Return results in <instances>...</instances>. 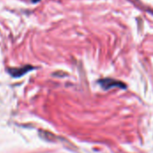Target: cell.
Wrapping results in <instances>:
<instances>
[{"instance_id":"cell-1","label":"cell","mask_w":153,"mask_h":153,"mask_svg":"<svg viewBox=\"0 0 153 153\" xmlns=\"http://www.w3.org/2000/svg\"><path fill=\"white\" fill-rule=\"evenodd\" d=\"M99 83L105 90H108L113 87H120V88L126 87V85L124 83H122L121 82H118V81H116L113 79H103V80L99 81Z\"/></svg>"},{"instance_id":"cell-2","label":"cell","mask_w":153,"mask_h":153,"mask_svg":"<svg viewBox=\"0 0 153 153\" xmlns=\"http://www.w3.org/2000/svg\"><path fill=\"white\" fill-rule=\"evenodd\" d=\"M32 69L31 66H24L22 68H19V69H12L9 72L11 73V74L14 77H19L22 74H24L25 73H27L29 70Z\"/></svg>"},{"instance_id":"cell-3","label":"cell","mask_w":153,"mask_h":153,"mask_svg":"<svg viewBox=\"0 0 153 153\" xmlns=\"http://www.w3.org/2000/svg\"><path fill=\"white\" fill-rule=\"evenodd\" d=\"M38 1H39V0H32V2H38Z\"/></svg>"}]
</instances>
